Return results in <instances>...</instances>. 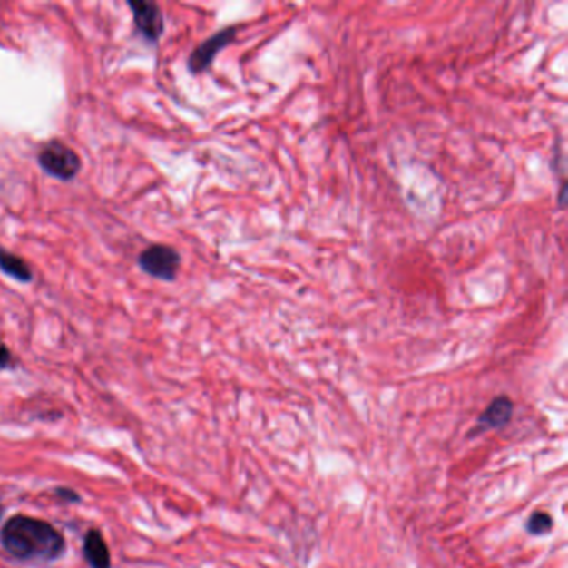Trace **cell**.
Returning a JSON list of instances; mask_svg holds the SVG:
<instances>
[{"label":"cell","mask_w":568,"mask_h":568,"mask_svg":"<svg viewBox=\"0 0 568 568\" xmlns=\"http://www.w3.org/2000/svg\"><path fill=\"white\" fill-rule=\"evenodd\" d=\"M12 366H14V357H12L11 350L0 340V370L11 368Z\"/></svg>","instance_id":"obj_10"},{"label":"cell","mask_w":568,"mask_h":568,"mask_svg":"<svg viewBox=\"0 0 568 568\" xmlns=\"http://www.w3.org/2000/svg\"><path fill=\"white\" fill-rule=\"evenodd\" d=\"M2 512H4V507H2V505H0V518H2Z\"/></svg>","instance_id":"obj_12"},{"label":"cell","mask_w":568,"mask_h":568,"mask_svg":"<svg viewBox=\"0 0 568 568\" xmlns=\"http://www.w3.org/2000/svg\"><path fill=\"white\" fill-rule=\"evenodd\" d=\"M237 32H239V27H235V25L225 27L222 31L213 34L212 37H209L201 45H197L193 49L192 54H191L189 62H187L189 72L197 75V73H202V72L207 71L212 65L213 59L217 57V54L223 51L227 45H230L235 41Z\"/></svg>","instance_id":"obj_4"},{"label":"cell","mask_w":568,"mask_h":568,"mask_svg":"<svg viewBox=\"0 0 568 568\" xmlns=\"http://www.w3.org/2000/svg\"><path fill=\"white\" fill-rule=\"evenodd\" d=\"M57 495L65 498L67 502H81V497H79L73 490H71V488H59V490H57Z\"/></svg>","instance_id":"obj_11"},{"label":"cell","mask_w":568,"mask_h":568,"mask_svg":"<svg viewBox=\"0 0 568 568\" xmlns=\"http://www.w3.org/2000/svg\"><path fill=\"white\" fill-rule=\"evenodd\" d=\"M37 162L44 172L64 182L72 181L82 169L81 157L61 141L45 143L37 155Z\"/></svg>","instance_id":"obj_2"},{"label":"cell","mask_w":568,"mask_h":568,"mask_svg":"<svg viewBox=\"0 0 568 568\" xmlns=\"http://www.w3.org/2000/svg\"><path fill=\"white\" fill-rule=\"evenodd\" d=\"M514 416V402L507 396L495 397L478 416L477 432L507 426Z\"/></svg>","instance_id":"obj_6"},{"label":"cell","mask_w":568,"mask_h":568,"mask_svg":"<svg viewBox=\"0 0 568 568\" xmlns=\"http://www.w3.org/2000/svg\"><path fill=\"white\" fill-rule=\"evenodd\" d=\"M127 5L133 14V22L139 34L151 44H157L163 34V14L155 2L129 0Z\"/></svg>","instance_id":"obj_5"},{"label":"cell","mask_w":568,"mask_h":568,"mask_svg":"<svg viewBox=\"0 0 568 568\" xmlns=\"http://www.w3.org/2000/svg\"><path fill=\"white\" fill-rule=\"evenodd\" d=\"M0 272H4L7 277H11L22 284H31L32 279H34L29 264L19 255L9 252L2 245H0Z\"/></svg>","instance_id":"obj_8"},{"label":"cell","mask_w":568,"mask_h":568,"mask_svg":"<svg viewBox=\"0 0 568 568\" xmlns=\"http://www.w3.org/2000/svg\"><path fill=\"white\" fill-rule=\"evenodd\" d=\"M528 534L532 535H545L552 528H553V518L550 517L545 512H534L527 520Z\"/></svg>","instance_id":"obj_9"},{"label":"cell","mask_w":568,"mask_h":568,"mask_svg":"<svg viewBox=\"0 0 568 568\" xmlns=\"http://www.w3.org/2000/svg\"><path fill=\"white\" fill-rule=\"evenodd\" d=\"M139 265L153 279L173 282L181 269V254L171 245L153 244L139 255Z\"/></svg>","instance_id":"obj_3"},{"label":"cell","mask_w":568,"mask_h":568,"mask_svg":"<svg viewBox=\"0 0 568 568\" xmlns=\"http://www.w3.org/2000/svg\"><path fill=\"white\" fill-rule=\"evenodd\" d=\"M83 557L91 568H112L109 547L97 528H92L83 537Z\"/></svg>","instance_id":"obj_7"},{"label":"cell","mask_w":568,"mask_h":568,"mask_svg":"<svg viewBox=\"0 0 568 568\" xmlns=\"http://www.w3.org/2000/svg\"><path fill=\"white\" fill-rule=\"evenodd\" d=\"M0 544L12 557L32 563H49L65 552V540L57 528L25 515H15L4 524Z\"/></svg>","instance_id":"obj_1"}]
</instances>
